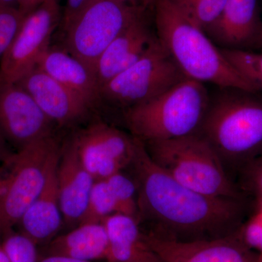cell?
Here are the masks:
<instances>
[{
	"mask_svg": "<svg viewBox=\"0 0 262 262\" xmlns=\"http://www.w3.org/2000/svg\"><path fill=\"white\" fill-rule=\"evenodd\" d=\"M38 262H110L108 261H85V260L76 259V258L65 257L60 256H43L39 257Z\"/></svg>",
	"mask_w": 262,
	"mask_h": 262,
	"instance_id": "obj_31",
	"label": "cell"
},
{
	"mask_svg": "<svg viewBox=\"0 0 262 262\" xmlns=\"http://www.w3.org/2000/svg\"><path fill=\"white\" fill-rule=\"evenodd\" d=\"M37 67L75 93L94 111L102 106L96 74L64 48H50Z\"/></svg>",
	"mask_w": 262,
	"mask_h": 262,
	"instance_id": "obj_18",
	"label": "cell"
},
{
	"mask_svg": "<svg viewBox=\"0 0 262 262\" xmlns=\"http://www.w3.org/2000/svg\"><path fill=\"white\" fill-rule=\"evenodd\" d=\"M59 157L52 163L42 191L16 225L19 232L37 246L49 244L58 235L63 226L57 180Z\"/></svg>",
	"mask_w": 262,
	"mask_h": 262,
	"instance_id": "obj_17",
	"label": "cell"
},
{
	"mask_svg": "<svg viewBox=\"0 0 262 262\" xmlns=\"http://www.w3.org/2000/svg\"><path fill=\"white\" fill-rule=\"evenodd\" d=\"M84 168L95 181L130 166L139 139L102 121L93 122L70 137Z\"/></svg>",
	"mask_w": 262,
	"mask_h": 262,
	"instance_id": "obj_10",
	"label": "cell"
},
{
	"mask_svg": "<svg viewBox=\"0 0 262 262\" xmlns=\"http://www.w3.org/2000/svg\"><path fill=\"white\" fill-rule=\"evenodd\" d=\"M101 223L108 236V261L162 262L146 242L140 224L134 217L114 213Z\"/></svg>",
	"mask_w": 262,
	"mask_h": 262,
	"instance_id": "obj_19",
	"label": "cell"
},
{
	"mask_svg": "<svg viewBox=\"0 0 262 262\" xmlns=\"http://www.w3.org/2000/svg\"><path fill=\"white\" fill-rule=\"evenodd\" d=\"M158 0H140L139 5L144 10L152 9Z\"/></svg>",
	"mask_w": 262,
	"mask_h": 262,
	"instance_id": "obj_34",
	"label": "cell"
},
{
	"mask_svg": "<svg viewBox=\"0 0 262 262\" xmlns=\"http://www.w3.org/2000/svg\"><path fill=\"white\" fill-rule=\"evenodd\" d=\"M59 0H44L26 15L13 40L0 60V79L18 82L51 48V39L61 24Z\"/></svg>",
	"mask_w": 262,
	"mask_h": 262,
	"instance_id": "obj_9",
	"label": "cell"
},
{
	"mask_svg": "<svg viewBox=\"0 0 262 262\" xmlns=\"http://www.w3.org/2000/svg\"><path fill=\"white\" fill-rule=\"evenodd\" d=\"M162 262H164V261H162Z\"/></svg>",
	"mask_w": 262,
	"mask_h": 262,
	"instance_id": "obj_38",
	"label": "cell"
},
{
	"mask_svg": "<svg viewBox=\"0 0 262 262\" xmlns=\"http://www.w3.org/2000/svg\"><path fill=\"white\" fill-rule=\"evenodd\" d=\"M24 17L18 8L0 6V58L18 32Z\"/></svg>",
	"mask_w": 262,
	"mask_h": 262,
	"instance_id": "obj_27",
	"label": "cell"
},
{
	"mask_svg": "<svg viewBox=\"0 0 262 262\" xmlns=\"http://www.w3.org/2000/svg\"><path fill=\"white\" fill-rule=\"evenodd\" d=\"M56 126L17 83L0 79V136L16 151L54 135Z\"/></svg>",
	"mask_w": 262,
	"mask_h": 262,
	"instance_id": "obj_11",
	"label": "cell"
},
{
	"mask_svg": "<svg viewBox=\"0 0 262 262\" xmlns=\"http://www.w3.org/2000/svg\"><path fill=\"white\" fill-rule=\"evenodd\" d=\"M0 6L18 8V0H0Z\"/></svg>",
	"mask_w": 262,
	"mask_h": 262,
	"instance_id": "obj_33",
	"label": "cell"
},
{
	"mask_svg": "<svg viewBox=\"0 0 262 262\" xmlns=\"http://www.w3.org/2000/svg\"><path fill=\"white\" fill-rule=\"evenodd\" d=\"M120 1L131 6H139L140 0H120Z\"/></svg>",
	"mask_w": 262,
	"mask_h": 262,
	"instance_id": "obj_36",
	"label": "cell"
},
{
	"mask_svg": "<svg viewBox=\"0 0 262 262\" xmlns=\"http://www.w3.org/2000/svg\"><path fill=\"white\" fill-rule=\"evenodd\" d=\"M210 92L204 84L186 79L147 102L123 112L131 135L146 142L195 134L206 115Z\"/></svg>",
	"mask_w": 262,
	"mask_h": 262,
	"instance_id": "obj_4",
	"label": "cell"
},
{
	"mask_svg": "<svg viewBox=\"0 0 262 262\" xmlns=\"http://www.w3.org/2000/svg\"><path fill=\"white\" fill-rule=\"evenodd\" d=\"M43 1L44 0H18V9L26 15L37 8Z\"/></svg>",
	"mask_w": 262,
	"mask_h": 262,
	"instance_id": "obj_30",
	"label": "cell"
},
{
	"mask_svg": "<svg viewBox=\"0 0 262 262\" xmlns=\"http://www.w3.org/2000/svg\"><path fill=\"white\" fill-rule=\"evenodd\" d=\"M142 8L139 14L122 31L100 57L95 74L100 89L135 63L158 39L151 29Z\"/></svg>",
	"mask_w": 262,
	"mask_h": 262,
	"instance_id": "obj_16",
	"label": "cell"
},
{
	"mask_svg": "<svg viewBox=\"0 0 262 262\" xmlns=\"http://www.w3.org/2000/svg\"><path fill=\"white\" fill-rule=\"evenodd\" d=\"M143 143L153 163L184 187L217 198H248L229 177L213 148L198 134Z\"/></svg>",
	"mask_w": 262,
	"mask_h": 262,
	"instance_id": "obj_5",
	"label": "cell"
},
{
	"mask_svg": "<svg viewBox=\"0 0 262 262\" xmlns=\"http://www.w3.org/2000/svg\"><path fill=\"white\" fill-rule=\"evenodd\" d=\"M221 51L256 91L262 92V51L226 49H221Z\"/></svg>",
	"mask_w": 262,
	"mask_h": 262,
	"instance_id": "obj_24",
	"label": "cell"
},
{
	"mask_svg": "<svg viewBox=\"0 0 262 262\" xmlns=\"http://www.w3.org/2000/svg\"><path fill=\"white\" fill-rule=\"evenodd\" d=\"M0 262H10L9 258L5 252L0 239Z\"/></svg>",
	"mask_w": 262,
	"mask_h": 262,
	"instance_id": "obj_35",
	"label": "cell"
},
{
	"mask_svg": "<svg viewBox=\"0 0 262 262\" xmlns=\"http://www.w3.org/2000/svg\"><path fill=\"white\" fill-rule=\"evenodd\" d=\"M141 9L120 0H90L63 32V48L95 72L103 52Z\"/></svg>",
	"mask_w": 262,
	"mask_h": 262,
	"instance_id": "obj_8",
	"label": "cell"
},
{
	"mask_svg": "<svg viewBox=\"0 0 262 262\" xmlns=\"http://www.w3.org/2000/svg\"><path fill=\"white\" fill-rule=\"evenodd\" d=\"M57 180L63 226L71 229L83 220L95 180L81 162L70 138L61 145Z\"/></svg>",
	"mask_w": 262,
	"mask_h": 262,
	"instance_id": "obj_15",
	"label": "cell"
},
{
	"mask_svg": "<svg viewBox=\"0 0 262 262\" xmlns=\"http://www.w3.org/2000/svg\"><path fill=\"white\" fill-rule=\"evenodd\" d=\"M187 78L158 39L139 61L101 86V106L123 113Z\"/></svg>",
	"mask_w": 262,
	"mask_h": 262,
	"instance_id": "obj_7",
	"label": "cell"
},
{
	"mask_svg": "<svg viewBox=\"0 0 262 262\" xmlns=\"http://www.w3.org/2000/svg\"><path fill=\"white\" fill-rule=\"evenodd\" d=\"M15 83L32 96L56 126H73L94 112L82 98L39 67H34Z\"/></svg>",
	"mask_w": 262,
	"mask_h": 262,
	"instance_id": "obj_13",
	"label": "cell"
},
{
	"mask_svg": "<svg viewBox=\"0 0 262 262\" xmlns=\"http://www.w3.org/2000/svg\"><path fill=\"white\" fill-rule=\"evenodd\" d=\"M262 51V49H261V51Z\"/></svg>",
	"mask_w": 262,
	"mask_h": 262,
	"instance_id": "obj_37",
	"label": "cell"
},
{
	"mask_svg": "<svg viewBox=\"0 0 262 262\" xmlns=\"http://www.w3.org/2000/svg\"><path fill=\"white\" fill-rule=\"evenodd\" d=\"M143 233L164 262H260L259 254L244 244L238 231L222 238L194 242L167 241Z\"/></svg>",
	"mask_w": 262,
	"mask_h": 262,
	"instance_id": "obj_12",
	"label": "cell"
},
{
	"mask_svg": "<svg viewBox=\"0 0 262 262\" xmlns=\"http://www.w3.org/2000/svg\"><path fill=\"white\" fill-rule=\"evenodd\" d=\"M152 10L160 43L188 78L216 87L257 91L229 63L206 32L169 0H158Z\"/></svg>",
	"mask_w": 262,
	"mask_h": 262,
	"instance_id": "obj_3",
	"label": "cell"
},
{
	"mask_svg": "<svg viewBox=\"0 0 262 262\" xmlns=\"http://www.w3.org/2000/svg\"><path fill=\"white\" fill-rule=\"evenodd\" d=\"M238 234L246 246L259 254L262 262V213L253 211L239 229Z\"/></svg>",
	"mask_w": 262,
	"mask_h": 262,
	"instance_id": "obj_28",
	"label": "cell"
},
{
	"mask_svg": "<svg viewBox=\"0 0 262 262\" xmlns=\"http://www.w3.org/2000/svg\"><path fill=\"white\" fill-rule=\"evenodd\" d=\"M130 166L137 185L141 228L158 238H222L237 232L252 213L250 198H217L184 187L153 163L139 139Z\"/></svg>",
	"mask_w": 262,
	"mask_h": 262,
	"instance_id": "obj_1",
	"label": "cell"
},
{
	"mask_svg": "<svg viewBox=\"0 0 262 262\" xmlns=\"http://www.w3.org/2000/svg\"><path fill=\"white\" fill-rule=\"evenodd\" d=\"M117 213L116 200L106 179L95 181L81 224L101 223L106 217Z\"/></svg>",
	"mask_w": 262,
	"mask_h": 262,
	"instance_id": "obj_22",
	"label": "cell"
},
{
	"mask_svg": "<svg viewBox=\"0 0 262 262\" xmlns=\"http://www.w3.org/2000/svg\"><path fill=\"white\" fill-rule=\"evenodd\" d=\"M13 153L10 146L0 136V163L6 161Z\"/></svg>",
	"mask_w": 262,
	"mask_h": 262,
	"instance_id": "obj_32",
	"label": "cell"
},
{
	"mask_svg": "<svg viewBox=\"0 0 262 262\" xmlns=\"http://www.w3.org/2000/svg\"><path fill=\"white\" fill-rule=\"evenodd\" d=\"M2 245L10 262H38V246L32 239L20 233L11 231L1 239Z\"/></svg>",
	"mask_w": 262,
	"mask_h": 262,
	"instance_id": "obj_25",
	"label": "cell"
},
{
	"mask_svg": "<svg viewBox=\"0 0 262 262\" xmlns=\"http://www.w3.org/2000/svg\"><path fill=\"white\" fill-rule=\"evenodd\" d=\"M235 182L251 201H262V155L239 172Z\"/></svg>",
	"mask_w": 262,
	"mask_h": 262,
	"instance_id": "obj_26",
	"label": "cell"
},
{
	"mask_svg": "<svg viewBox=\"0 0 262 262\" xmlns=\"http://www.w3.org/2000/svg\"><path fill=\"white\" fill-rule=\"evenodd\" d=\"M61 145L55 135L34 141L0 165V239L13 229L44 187Z\"/></svg>",
	"mask_w": 262,
	"mask_h": 262,
	"instance_id": "obj_6",
	"label": "cell"
},
{
	"mask_svg": "<svg viewBox=\"0 0 262 262\" xmlns=\"http://www.w3.org/2000/svg\"><path fill=\"white\" fill-rule=\"evenodd\" d=\"M196 27L206 30L218 18L227 0H169Z\"/></svg>",
	"mask_w": 262,
	"mask_h": 262,
	"instance_id": "obj_21",
	"label": "cell"
},
{
	"mask_svg": "<svg viewBox=\"0 0 262 262\" xmlns=\"http://www.w3.org/2000/svg\"><path fill=\"white\" fill-rule=\"evenodd\" d=\"M205 32L221 49L261 51L262 21L258 0H227L220 16Z\"/></svg>",
	"mask_w": 262,
	"mask_h": 262,
	"instance_id": "obj_14",
	"label": "cell"
},
{
	"mask_svg": "<svg viewBox=\"0 0 262 262\" xmlns=\"http://www.w3.org/2000/svg\"><path fill=\"white\" fill-rule=\"evenodd\" d=\"M260 93L217 87L210 93L206 115L196 133L213 148L234 182L243 168L262 155Z\"/></svg>",
	"mask_w": 262,
	"mask_h": 262,
	"instance_id": "obj_2",
	"label": "cell"
},
{
	"mask_svg": "<svg viewBox=\"0 0 262 262\" xmlns=\"http://www.w3.org/2000/svg\"><path fill=\"white\" fill-rule=\"evenodd\" d=\"M89 2L90 0H67L64 10L62 12L61 24H60L62 32H64L71 22Z\"/></svg>",
	"mask_w": 262,
	"mask_h": 262,
	"instance_id": "obj_29",
	"label": "cell"
},
{
	"mask_svg": "<svg viewBox=\"0 0 262 262\" xmlns=\"http://www.w3.org/2000/svg\"><path fill=\"white\" fill-rule=\"evenodd\" d=\"M44 256L107 261L108 239L102 223H84L58 234L45 246Z\"/></svg>",
	"mask_w": 262,
	"mask_h": 262,
	"instance_id": "obj_20",
	"label": "cell"
},
{
	"mask_svg": "<svg viewBox=\"0 0 262 262\" xmlns=\"http://www.w3.org/2000/svg\"><path fill=\"white\" fill-rule=\"evenodd\" d=\"M106 180L116 200L118 213L131 215L138 220V189L135 180L122 171L114 174Z\"/></svg>",
	"mask_w": 262,
	"mask_h": 262,
	"instance_id": "obj_23",
	"label": "cell"
}]
</instances>
